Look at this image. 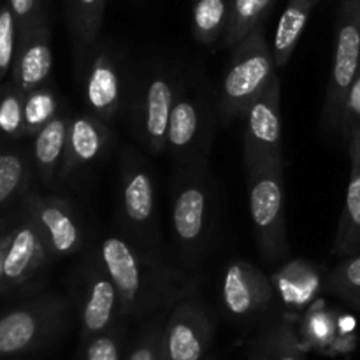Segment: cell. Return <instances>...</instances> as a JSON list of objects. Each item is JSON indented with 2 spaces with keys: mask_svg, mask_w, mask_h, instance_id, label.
<instances>
[{
  "mask_svg": "<svg viewBox=\"0 0 360 360\" xmlns=\"http://www.w3.org/2000/svg\"><path fill=\"white\" fill-rule=\"evenodd\" d=\"M320 0H288L273 39V56L278 69L285 67L294 55L302 34H304L313 9Z\"/></svg>",
  "mask_w": 360,
  "mask_h": 360,
  "instance_id": "24",
  "label": "cell"
},
{
  "mask_svg": "<svg viewBox=\"0 0 360 360\" xmlns=\"http://www.w3.org/2000/svg\"><path fill=\"white\" fill-rule=\"evenodd\" d=\"M210 360H214V359H213V357H210Z\"/></svg>",
  "mask_w": 360,
  "mask_h": 360,
  "instance_id": "38",
  "label": "cell"
},
{
  "mask_svg": "<svg viewBox=\"0 0 360 360\" xmlns=\"http://www.w3.org/2000/svg\"><path fill=\"white\" fill-rule=\"evenodd\" d=\"M248 360H306L292 313L273 315L250 345Z\"/></svg>",
  "mask_w": 360,
  "mask_h": 360,
  "instance_id": "21",
  "label": "cell"
},
{
  "mask_svg": "<svg viewBox=\"0 0 360 360\" xmlns=\"http://www.w3.org/2000/svg\"><path fill=\"white\" fill-rule=\"evenodd\" d=\"M6 4L16 20L18 34L46 21L44 0H7Z\"/></svg>",
  "mask_w": 360,
  "mask_h": 360,
  "instance_id": "35",
  "label": "cell"
},
{
  "mask_svg": "<svg viewBox=\"0 0 360 360\" xmlns=\"http://www.w3.org/2000/svg\"><path fill=\"white\" fill-rule=\"evenodd\" d=\"M95 252L118 288L127 320H148L193 297L195 281L192 278L125 236H105Z\"/></svg>",
  "mask_w": 360,
  "mask_h": 360,
  "instance_id": "1",
  "label": "cell"
},
{
  "mask_svg": "<svg viewBox=\"0 0 360 360\" xmlns=\"http://www.w3.org/2000/svg\"><path fill=\"white\" fill-rule=\"evenodd\" d=\"M44 236L20 207L13 227V239L6 255L0 297L37 292L44 285L46 273L55 264Z\"/></svg>",
  "mask_w": 360,
  "mask_h": 360,
  "instance_id": "12",
  "label": "cell"
},
{
  "mask_svg": "<svg viewBox=\"0 0 360 360\" xmlns=\"http://www.w3.org/2000/svg\"><path fill=\"white\" fill-rule=\"evenodd\" d=\"M360 127V70L355 77L354 84L348 90L347 98H345L343 111H341L340 120V132L341 136H347L350 130Z\"/></svg>",
  "mask_w": 360,
  "mask_h": 360,
  "instance_id": "36",
  "label": "cell"
},
{
  "mask_svg": "<svg viewBox=\"0 0 360 360\" xmlns=\"http://www.w3.org/2000/svg\"><path fill=\"white\" fill-rule=\"evenodd\" d=\"M243 120H245V132H243L245 162H283L280 77H274L269 86L248 105Z\"/></svg>",
  "mask_w": 360,
  "mask_h": 360,
  "instance_id": "16",
  "label": "cell"
},
{
  "mask_svg": "<svg viewBox=\"0 0 360 360\" xmlns=\"http://www.w3.org/2000/svg\"><path fill=\"white\" fill-rule=\"evenodd\" d=\"M125 336L127 322H123L111 330L79 341L76 360H125Z\"/></svg>",
  "mask_w": 360,
  "mask_h": 360,
  "instance_id": "31",
  "label": "cell"
},
{
  "mask_svg": "<svg viewBox=\"0 0 360 360\" xmlns=\"http://www.w3.org/2000/svg\"><path fill=\"white\" fill-rule=\"evenodd\" d=\"M217 333L213 311L199 299L178 302L165 315L164 345L165 360H210V350Z\"/></svg>",
  "mask_w": 360,
  "mask_h": 360,
  "instance_id": "15",
  "label": "cell"
},
{
  "mask_svg": "<svg viewBox=\"0 0 360 360\" xmlns=\"http://www.w3.org/2000/svg\"><path fill=\"white\" fill-rule=\"evenodd\" d=\"M252 227L260 255L269 264L287 259L285 162H245Z\"/></svg>",
  "mask_w": 360,
  "mask_h": 360,
  "instance_id": "6",
  "label": "cell"
},
{
  "mask_svg": "<svg viewBox=\"0 0 360 360\" xmlns=\"http://www.w3.org/2000/svg\"><path fill=\"white\" fill-rule=\"evenodd\" d=\"M276 0H231L229 6V23L225 30L224 44L236 48L252 32L262 27L264 18Z\"/></svg>",
  "mask_w": 360,
  "mask_h": 360,
  "instance_id": "27",
  "label": "cell"
},
{
  "mask_svg": "<svg viewBox=\"0 0 360 360\" xmlns=\"http://www.w3.org/2000/svg\"><path fill=\"white\" fill-rule=\"evenodd\" d=\"M74 60L84 109L111 125L122 112L129 94L130 76L123 56L112 46L98 41Z\"/></svg>",
  "mask_w": 360,
  "mask_h": 360,
  "instance_id": "9",
  "label": "cell"
},
{
  "mask_svg": "<svg viewBox=\"0 0 360 360\" xmlns=\"http://www.w3.org/2000/svg\"><path fill=\"white\" fill-rule=\"evenodd\" d=\"M327 292L338 295L348 304L360 306V253L347 257L327 273Z\"/></svg>",
  "mask_w": 360,
  "mask_h": 360,
  "instance_id": "33",
  "label": "cell"
},
{
  "mask_svg": "<svg viewBox=\"0 0 360 360\" xmlns=\"http://www.w3.org/2000/svg\"><path fill=\"white\" fill-rule=\"evenodd\" d=\"M273 48L267 42L264 27H259L236 48L221 77L217 97L218 116L227 122L243 118L248 105L278 76Z\"/></svg>",
  "mask_w": 360,
  "mask_h": 360,
  "instance_id": "8",
  "label": "cell"
},
{
  "mask_svg": "<svg viewBox=\"0 0 360 360\" xmlns=\"http://www.w3.org/2000/svg\"><path fill=\"white\" fill-rule=\"evenodd\" d=\"M213 227V192L207 165L176 169L171 197V232L179 255L193 264L204 255Z\"/></svg>",
  "mask_w": 360,
  "mask_h": 360,
  "instance_id": "7",
  "label": "cell"
},
{
  "mask_svg": "<svg viewBox=\"0 0 360 360\" xmlns=\"http://www.w3.org/2000/svg\"><path fill=\"white\" fill-rule=\"evenodd\" d=\"M221 308L236 323L266 322L271 315L276 290L271 276L259 266L243 259L227 264L220 283Z\"/></svg>",
  "mask_w": 360,
  "mask_h": 360,
  "instance_id": "13",
  "label": "cell"
},
{
  "mask_svg": "<svg viewBox=\"0 0 360 360\" xmlns=\"http://www.w3.org/2000/svg\"><path fill=\"white\" fill-rule=\"evenodd\" d=\"M72 299L39 294L0 313V359H14L58 343L72 322Z\"/></svg>",
  "mask_w": 360,
  "mask_h": 360,
  "instance_id": "2",
  "label": "cell"
},
{
  "mask_svg": "<svg viewBox=\"0 0 360 360\" xmlns=\"http://www.w3.org/2000/svg\"><path fill=\"white\" fill-rule=\"evenodd\" d=\"M118 225L122 236L160 255L157 181L146 158L130 146L120 151Z\"/></svg>",
  "mask_w": 360,
  "mask_h": 360,
  "instance_id": "5",
  "label": "cell"
},
{
  "mask_svg": "<svg viewBox=\"0 0 360 360\" xmlns=\"http://www.w3.org/2000/svg\"><path fill=\"white\" fill-rule=\"evenodd\" d=\"M25 91L13 81L0 84V137L7 141H21L25 132Z\"/></svg>",
  "mask_w": 360,
  "mask_h": 360,
  "instance_id": "30",
  "label": "cell"
},
{
  "mask_svg": "<svg viewBox=\"0 0 360 360\" xmlns=\"http://www.w3.org/2000/svg\"><path fill=\"white\" fill-rule=\"evenodd\" d=\"M32 153L23 148L0 150V211L20 204L30 193L34 179Z\"/></svg>",
  "mask_w": 360,
  "mask_h": 360,
  "instance_id": "23",
  "label": "cell"
},
{
  "mask_svg": "<svg viewBox=\"0 0 360 360\" xmlns=\"http://www.w3.org/2000/svg\"><path fill=\"white\" fill-rule=\"evenodd\" d=\"M217 120L218 108L202 83L195 76H179L165 143L176 169L210 165Z\"/></svg>",
  "mask_w": 360,
  "mask_h": 360,
  "instance_id": "4",
  "label": "cell"
},
{
  "mask_svg": "<svg viewBox=\"0 0 360 360\" xmlns=\"http://www.w3.org/2000/svg\"><path fill=\"white\" fill-rule=\"evenodd\" d=\"M359 311H360V306H359Z\"/></svg>",
  "mask_w": 360,
  "mask_h": 360,
  "instance_id": "39",
  "label": "cell"
},
{
  "mask_svg": "<svg viewBox=\"0 0 360 360\" xmlns=\"http://www.w3.org/2000/svg\"><path fill=\"white\" fill-rule=\"evenodd\" d=\"M229 6H231V0H193V37L207 46L225 37L229 23Z\"/></svg>",
  "mask_w": 360,
  "mask_h": 360,
  "instance_id": "28",
  "label": "cell"
},
{
  "mask_svg": "<svg viewBox=\"0 0 360 360\" xmlns=\"http://www.w3.org/2000/svg\"><path fill=\"white\" fill-rule=\"evenodd\" d=\"M343 139L347 141L350 157V179L333 243V253L347 259L360 253V127L350 130Z\"/></svg>",
  "mask_w": 360,
  "mask_h": 360,
  "instance_id": "20",
  "label": "cell"
},
{
  "mask_svg": "<svg viewBox=\"0 0 360 360\" xmlns=\"http://www.w3.org/2000/svg\"><path fill=\"white\" fill-rule=\"evenodd\" d=\"M72 304L79 322V341L127 322L118 288L95 250L84 255L74 273Z\"/></svg>",
  "mask_w": 360,
  "mask_h": 360,
  "instance_id": "10",
  "label": "cell"
},
{
  "mask_svg": "<svg viewBox=\"0 0 360 360\" xmlns=\"http://www.w3.org/2000/svg\"><path fill=\"white\" fill-rule=\"evenodd\" d=\"M72 37L74 56L81 55L101 41L105 0H63Z\"/></svg>",
  "mask_w": 360,
  "mask_h": 360,
  "instance_id": "26",
  "label": "cell"
},
{
  "mask_svg": "<svg viewBox=\"0 0 360 360\" xmlns=\"http://www.w3.org/2000/svg\"><path fill=\"white\" fill-rule=\"evenodd\" d=\"M16 220V213L7 217L6 220L0 221V290H2L4 281V266H6V255L9 250L11 239H13V227Z\"/></svg>",
  "mask_w": 360,
  "mask_h": 360,
  "instance_id": "37",
  "label": "cell"
},
{
  "mask_svg": "<svg viewBox=\"0 0 360 360\" xmlns=\"http://www.w3.org/2000/svg\"><path fill=\"white\" fill-rule=\"evenodd\" d=\"M165 315L167 311L143 320V327L127 348L125 360H165L164 345H162Z\"/></svg>",
  "mask_w": 360,
  "mask_h": 360,
  "instance_id": "32",
  "label": "cell"
},
{
  "mask_svg": "<svg viewBox=\"0 0 360 360\" xmlns=\"http://www.w3.org/2000/svg\"><path fill=\"white\" fill-rule=\"evenodd\" d=\"M25 132L27 137H34L39 130L51 123L62 111V101L51 84L25 94Z\"/></svg>",
  "mask_w": 360,
  "mask_h": 360,
  "instance_id": "29",
  "label": "cell"
},
{
  "mask_svg": "<svg viewBox=\"0 0 360 360\" xmlns=\"http://www.w3.org/2000/svg\"><path fill=\"white\" fill-rule=\"evenodd\" d=\"M276 297L288 313H304L327 290V274L316 264L295 259L271 276Z\"/></svg>",
  "mask_w": 360,
  "mask_h": 360,
  "instance_id": "19",
  "label": "cell"
},
{
  "mask_svg": "<svg viewBox=\"0 0 360 360\" xmlns=\"http://www.w3.org/2000/svg\"><path fill=\"white\" fill-rule=\"evenodd\" d=\"M179 76L181 74L174 69L157 62L146 63L130 76L125 101L130 132L151 155H162L165 151Z\"/></svg>",
  "mask_w": 360,
  "mask_h": 360,
  "instance_id": "3",
  "label": "cell"
},
{
  "mask_svg": "<svg viewBox=\"0 0 360 360\" xmlns=\"http://www.w3.org/2000/svg\"><path fill=\"white\" fill-rule=\"evenodd\" d=\"M20 207L37 225L55 260L76 255L86 245L88 234L83 217L65 197L30 192Z\"/></svg>",
  "mask_w": 360,
  "mask_h": 360,
  "instance_id": "14",
  "label": "cell"
},
{
  "mask_svg": "<svg viewBox=\"0 0 360 360\" xmlns=\"http://www.w3.org/2000/svg\"><path fill=\"white\" fill-rule=\"evenodd\" d=\"M112 143L115 132L109 123L86 111L72 112L60 181H67L72 176L81 174L91 165L98 164L109 153Z\"/></svg>",
  "mask_w": 360,
  "mask_h": 360,
  "instance_id": "17",
  "label": "cell"
},
{
  "mask_svg": "<svg viewBox=\"0 0 360 360\" xmlns=\"http://www.w3.org/2000/svg\"><path fill=\"white\" fill-rule=\"evenodd\" d=\"M360 70V0H341L334 35L330 76L322 108V125L340 130L341 111L348 90Z\"/></svg>",
  "mask_w": 360,
  "mask_h": 360,
  "instance_id": "11",
  "label": "cell"
},
{
  "mask_svg": "<svg viewBox=\"0 0 360 360\" xmlns=\"http://www.w3.org/2000/svg\"><path fill=\"white\" fill-rule=\"evenodd\" d=\"M340 333V315L322 299L309 306L299 322L297 334L304 352H319L329 355Z\"/></svg>",
  "mask_w": 360,
  "mask_h": 360,
  "instance_id": "25",
  "label": "cell"
},
{
  "mask_svg": "<svg viewBox=\"0 0 360 360\" xmlns=\"http://www.w3.org/2000/svg\"><path fill=\"white\" fill-rule=\"evenodd\" d=\"M70 115L72 112H60L51 123L32 137V162L35 174L46 186H53L60 181L65 162Z\"/></svg>",
  "mask_w": 360,
  "mask_h": 360,
  "instance_id": "22",
  "label": "cell"
},
{
  "mask_svg": "<svg viewBox=\"0 0 360 360\" xmlns=\"http://www.w3.org/2000/svg\"><path fill=\"white\" fill-rule=\"evenodd\" d=\"M18 48V25L7 4H0V81L13 70Z\"/></svg>",
  "mask_w": 360,
  "mask_h": 360,
  "instance_id": "34",
  "label": "cell"
},
{
  "mask_svg": "<svg viewBox=\"0 0 360 360\" xmlns=\"http://www.w3.org/2000/svg\"><path fill=\"white\" fill-rule=\"evenodd\" d=\"M53 70L51 34L48 23H39L18 34V48L14 56L11 81L28 94L48 84Z\"/></svg>",
  "mask_w": 360,
  "mask_h": 360,
  "instance_id": "18",
  "label": "cell"
}]
</instances>
